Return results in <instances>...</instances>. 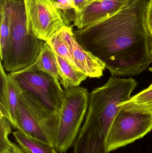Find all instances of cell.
<instances>
[{"label":"cell","instance_id":"21","mask_svg":"<svg viewBox=\"0 0 152 153\" xmlns=\"http://www.w3.org/2000/svg\"><path fill=\"white\" fill-rule=\"evenodd\" d=\"M145 19L147 28L152 36V0H149L146 4Z\"/></svg>","mask_w":152,"mask_h":153},{"label":"cell","instance_id":"15","mask_svg":"<svg viewBox=\"0 0 152 153\" xmlns=\"http://www.w3.org/2000/svg\"><path fill=\"white\" fill-rule=\"evenodd\" d=\"M120 104L131 112L152 114V87H148Z\"/></svg>","mask_w":152,"mask_h":153},{"label":"cell","instance_id":"1","mask_svg":"<svg viewBox=\"0 0 152 153\" xmlns=\"http://www.w3.org/2000/svg\"><path fill=\"white\" fill-rule=\"evenodd\" d=\"M148 0H130L113 16L73 31L81 46L113 76L138 75L152 62V36L145 19Z\"/></svg>","mask_w":152,"mask_h":153},{"label":"cell","instance_id":"7","mask_svg":"<svg viewBox=\"0 0 152 153\" xmlns=\"http://www.w3.org/2000/svg\"><path fill=\"white\" fill-rule=\"evenodd\" d=\"M29 32L45 42L67 25L66 19L51 0H24Z\"/></svg>","mask_w":152,"mask_h":153},{"label":"cell","instance_id":"5","mask_svg":"<svg viewBox=\"0 0 152 153\" xmlns=\"http://www.w3.org/2000/svg\"><path fill=\"white\" fill-rule=\"evenodd\" d=\"M22 89L34 95L47 108L60 112L64 91L59 79L50 74L27 68L9 74Z\"/></svg>","mask_w":152,"mask_h":153},{"label":"cell","instance_id":"14","mask_svg":"<svg viewBox=\"0 0 152 153\" xmlns=\"http://www.w3.org/2000/svg\"><path fill=\"white\" fill-rule=\"evenodd\" d=\"M13 135L19 146L26 153H58L54 146L29 137L18 130L13 132Z\"/></svg>","mask_w":152,"mask_h":153},{"label":"cell","instance_id":"4","mask_svg":"<svg viewBox=\"0 0 152 153\" xmlns=\"http://www.w3.org/2000/svg\"><path fill=\"white\" fill-rule=\"evenodd\" d=\"M89 96L87 89L79 86L64 91L55 143L58 153H66L74 144L86 115Z\"/></svg>","mask_w":152,"mask_h":153},{"label":"cell","instance_id":"10","mask_svg":"<svg viewBox=\"0 0 152 153\" xmlns=\"http://www.w3.org/2000/svg\"><path fill=\"white\" fill-rule=\"evenodd\" d=\"M130 0H92L84 10L74 14V26L83 29L108 19L120 10Z\"/></svg>","mask_w":152,"mask_h":153},{"label":"cell","instance_id":"11","mask_svg":"<svg viewBox=\"0 0 152 153\" xmlns=\"http://www.w3.org/2000/svg\"><path fill=\"white\" fill-rule=\"evenodd\" d=\"M16 129L27 136L50 144L46 136L34 122L27 109L20 99L16 114Z\"/></svg>","mask_w":152,"mask_h":153},{"label":"cell","instance_id":"17","mask_svg":"<svg viewBox=\"0 0 152 153\" xmlns=\"http://www.w3.org/2000/svg\"><path fill=\"white\" fill-rule=\"evenodd\" d=\"M46 43L51 47L54 53L64 58L78 70L71 56L68 46L64 40L60 30L54 34Z\"/></svg>","mask_w":152,"mask_h":153},{"label":"cell","instance_id":"2","mask_svg":"<svg viewBox=\"0 0 152 153\" xmlns=\"http://www.w3.org/2000/svg\"><path fill=\"white\" fill-rule=\"evenodd\" d=\"M137 85V82L132 77L112 76L105 85L92 91L85 119L76 138L80 145L93 152L106 149L112 124L123 107L120 104L131 99Z\"/></svg>","mask_w":152,"mask_h":153},{"label":"cell","instance_id":"19","mask_svg":"<svg viewBox=\"0 0 152 153\" xmlns=\"http://www.w3.org/2000/svg\"><path fill=\"white\" fill-rule=\"evenodd\" d=\"M0 114L10 120V115L7 102V78L6 74L3 67L2 61H0Z\"/></svg>","mask_w":152,"mask_h":153},{"label":"cell","instance_id":"16","mask_svg":"<svg viewBox=\"0 0 152 153\" xmlns=\"http://www.w3.org/2000/svg\"><path fill=\"white\" fill-rule=\"evenodd\" d=\"M22 88L18 83L10 74L7 78V102L10 112V123L13 128L16 129V114L19 96Z\"/></svg>","mask_w":152,"mask_h":153},{"label":"cell","instance_id":"6","mask_svg":"<svg viewBox=\"0 0 152 153\" xmlns=\"http://www.w3.org/2000/svg\"><path fill=\"white\" fill-rule=\"evenodd\" d=\"M152 129V114L131 112L122 107L113 120L106 141L109 152L142 138Z\"/></svg>","mask_w":152,"mask_h":153},{"label":"cell","instance_id":"18","mask_svg":"<svg viewBox=\"0 0 152 153\" xmlns=\"http://www.w3.org/2000/svg\"><path fill=\"white\" fill-rule=\"evenodd\" d=\"M10 121L0 114V153H10L12 149V142L9 136L12 133Z\"/></svg>","mask_w":152,"mask_h":153},{"label":"cell","instance_id":"8","mask_svg":"<svg viewBox=\"0 0 152 153\" xmlns=\"http://www.w3.org/2000/svg\"><path fill=\"white\" fill-rule=\"evenodd\" d=\"M19 99L24 103L36 124L55 147L60 112L50 109L34 95L22 88Z\"/></svg>","mask_w":152,"mask_h":153},{"label":"cell","instance_id":"9","mask_svg":"<svg viewBox=\"0 0 152 153\" xmlns=\"http://www.w3.org/2000/svg\"><path fill=\"white\" fill-rule=\"evenodd\" d=\"M60 30L78 70L90 78H100L102 76L106 69L105 65L81 46L75 37L72 27L66 26Z\"/></svg>","mask_w":152,"mask_h":153},{"label":"cell","instance_id":"23","mask_svg":"<svg viewBox=\"0 0 152 153\" xmlns=\"http://www.w3.org/2000/svg\"><path fill=\"white\" fill-rule=\"evenodd\" d=\"M149 71H150L152 72V67H151V68H149ZM149 87H152V82L151 84V85H150Z\"/></svg>","mask_w":152,"mask_h":153},{"label":"cell","instance_id":"3","mask_svg":"<svg viewBox=\"0 0 152 153\" xmlns=\"http://www.w3.org/2000/svg\"><path fill=\"white\" fill-rule=\"evenodd\" d=\"M10 35L1 60L5 71L11 73L21 71L34 63L45 42L28 30L24 0H10Z\"/></svg>","mask_w":152,"mask_h":153},{"label":"cell","instance_id":"12","mask_svg":"<svg viewBox=\"0 0 152 153\" xmlns=\"http://www.w3.org/2000/svg\"><path fill=\"white\" fill-rule=\"evenodd\" d=\"M26 68L46 73L60 81L61 80L54 52L46 42H45L35 62Z\"/></svg>","mask_w":152,"mask_h":153},{"label":"cell","instance_id":"13","mask_svg":"<svg viewBox=\"0 0 152 153\" xmlns=\"http://www.w3.org/2000/svg\"><path fill=\"white\" fill-rule=\"evenodd\" d=\"M54 55L61 78V84L65 90L79 86L88 77L84 73L73 67L64 58L56 53H54Z\"/></svg>","mask_w":152,"mask_h":153},{"label":"cell","instance_id":"22","mask_svg":"<svg viewBox=\"0 0 152 153\" xmlns=\"http://www.w3.org/2000/svg\"><path fill=\"white\" fill-rule=\"evenodd\" d=\"M10 153H26L18 145L12 143V149Z\"/></svg>","mask_w":152,"mask_h":153},{"label":"cell","instance_id":"20","mask_svg":"<svg viewBox=\"0 0 152 153\" xmlns=\"http://www.w3.org/2000/svg\"><path fill=\"white\" fill-rule=\"evenodd\" d=\"M53 5L60 11L61 10L68 12L70 10H75V6L72 0H51Z\"/></svg>","mask_w":152,"mask_h":153}]
</instances>
